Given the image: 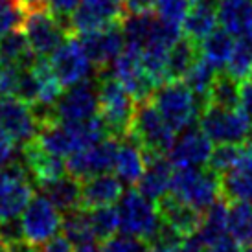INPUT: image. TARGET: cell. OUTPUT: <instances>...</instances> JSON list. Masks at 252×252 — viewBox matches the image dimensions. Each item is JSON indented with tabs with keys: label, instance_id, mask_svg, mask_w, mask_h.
Masks as SVG:
<instances>
[{
	"label": "cell",
	"instance_id": "obj_9",
	"mask_svg": "<svg viewBox=\"0 0 252 252\" xmlns=\"http://www.w3.org/2000/svg\"><path fill=\"white\" fill-rule=\"evenodd\" d=\"M50 64L63 87H72L76 83L87 81L96 70L91 57L87 56L79 37L70 35L50 56Z\"/></svg>",
	"mask_w": 252,
	"mask_h": 252
},
{
	"label": "cell",
	"instance_id": "obj_23",
	"mask_svg": "<svg viewBox=\"0 0 252 252\" xmlns=\"http://www.w3.org/2000/svg\"><path fill=\"white\" fill-rule=\"evenodd\" d=\"M146 151L144 147L134 140L131 134L124 136L120 140L116 160H114V173L124 184H138L140 177L146 171Z\"/></svg>",
	"mask_w": 252,
	"mask_h": 252
},
{
	"label": "cell",
	"instance_id": "obj_4",
	"mask_svg": "<svg viewBox=\"0 0 252 252\" xmlns=\"http://www.w3.org/2000/svg\"><path fill=\"white\" fill-rule=\"evenodd\" d=\"M118 214L120 230L146 239L147 243H151V239L162 226V217L157 203L144 195L140 189L131 188L120 197Z\"/></svg>",
	"mask_w": 252,
	"mask_h": 252
},
{
	"label": "cell",
	"instance_id": "obj_8",
	"mask_svg": "<svg viewBox=\"0 0 252 252\" xmlns=\"http://www.w3.org/2000/svg\"><path fill=\"white\" fill-rule=\"evenodd\" d=\"M21 30L24 32L30 48L33 50L37 57L52 56L63 44L64 39L70 35L68 30L46 7L24 13Z\"/></svg>",
	"mask_w": 252,
	"mask_h": 252
},
{
	"label": "cell",
	"instance_id": "obj_38",
	"mask_svg": "<svg viewBox=\"0 0 252 252\" xmlns=\"http://www.w3.org/2000/svg\"><path fill=\"white\" fill-rule=\"evenodd\" d=\"M101 252H149V243L146 239L131 236V234H120L111 236L101 241Z\"/></svg>",
	"mask_w": 252,
	"mask_h": 252
},
{
	"label": "cell",
	"instance_id": "obj_20",
	"mask_svg": "<svg viewBox=\"0 0 252 252\" xmlns=\"http://www.w3.org/2000/svg\"><path fill=\"white\" fill-rule=\"evenodd\" d=\"M124 195V182L116 175L98 173L81 181V208L94 210L99 206H109L120 201Z\"/></svg>",
	"mask_w": 252,
	"mask_h": 252
},
{
	"label": "cell",
	"instance_id": "obj_48",
	"mask_svg": "<svg viewBox=\"0 0 252 252\" xmlns=\"http://www.w3.org/2000/svg\"><path fill=\"white\" fill-rule=\"evenodd\" d=\"M179 252H208V245L204 243L199 234H191L182 238L181 245H179Z\"/></svg>",
	"mask_w": 252,
	"mask_h": 252
},
{
	"label": "cell",
	"instance_id": "obj_39",
	"mask_svg": "<svg viewBox=\"0 0 252 252\" xmlns=\"http://www.w3.org/2000/svg\"><path fill=\"white\" fill-rule=\"evenodd\" d=\"M189 4H191V0H155V9L162 21L182 28V22L188 13Z\"/></svg>",
	"mask_w": 252,
	"mask_h": 252
},
{
	"label": "cell",
	"instance_id": "obj_14",
	"mask_svg": "<svg viewBox=\"0 0 252 252\" xmlns=\"http://www.w3.org/2000/svg\"><path fill=\"white\" fill-rule=\"evenodd\" d=\"M0 129H4L17 144H28L35 138L39 124L33 109L17 96L0 94Z\"/></svg>",
	"mask_w": 252,
	"mask_h": 252
},
{
	"label": "cell",
	"instance_id": "obj_35",
	"mask_svg": "<svg viewBox=\"0 0 252 252\" xmlns=\"http://www.w3.org/2000/svg\"><path fill=\"white\" fill-rule=\"evenodd\" d=\"M63 234L70 239L72 245H81L89 241H96L94 230L91 224V216L87 208H77L74 212L64 214L63 217Z\"/></svg>",
	"mask_w": 252,
	"mask_h": 252
},
{
	"label": "cell",
	"instance_id": "obj_15",
	"mask_svg": "<svg viewBox=\"0 0 252 252\" xmlns=\"http://www.w3.org/2000/svg\"><path fill=\"white\" fill-rule=\"evenodd\" d=\"M112 74L118 77L136 101L151 98L153 91L157 89L142 64L140 50L129 44H126L124 52L112 61Z\"/></svg>",
	"mask_w": 252,
	"mask_h": 252
},
{
	"label": "cell",
	"instance_id": "obj_31",
	"mask_svg": "<svg viewBox=\"0 0 252 252\" xmlns=\"http://www.w3.org/2000/svg\"><path fill=\"white\" fill-rule=\"evenodd\" d=\"M228 236L252 249V203H228Z\"/></svg>",
	"mask_w": 252,
	"mask_h": 252
},
{
	"label": "cell",
	"instance_id": "obj_49",
	"mask_svg": "<svg viewBox=\"0 0 252 252\" xmlns=\"http://www.w3.org/2000/svg\"><path fill=\"white\" fill-rule=\"evenodd\" d=\"M17 6L21 7L24 13L28 11H33V9H41V7H46V0H15Z\"/></svg>",
	"mask_w": 252,
	"mask_h": 252
},
{
	"label": "cell",
	"instance_id": "obj_50",
	"mask_svg": "<svg viewBox=\"0 0 252 252\" xmlns=\"http://www.w3.org/2000/svg\"><path fill=\"white\" fill-rule=\"evenodd\" d=\"M7 252H41V249L28 243V241H21V243H17V245L9 247Z\"/></svg>",
	"mask_w": 252,
	"mask_h": 252
},
{
	"label": "cell",
	"instance_id": "obj_53",
	"mask_svg": "<svg viewBox=\"0 0 252 252\" xmlns=\"http://www.w3.org/2000/svg\"><path fill=\"white\" fill-rule=\"evenodd\" d=\"M118 2H120V4H122V2H124V0H118Z\"/></svg>",
	"mask_w": 252,
	"mask_h": 252
},
{
	"label": "cell",
	"instance_id": "obj_1",
	"mask_svg": "<svg viewBox=\"0 0 252 252\" xmlns=\"http://www.w3.org/2000/svg\"><path fill=\"white\" fill-rule=\"evenodd\" d=\"M98 101V114L99 118L105 122L109 134L122 140L131 131L136 99L131 96V92L127 91L114 74H109L107 70H99Z\"/></svg>",
	"mask_w": 252,
	"mask_h": 252
},
{
	"label": "cell",
	"instance_id": "obj_30",
	"mask_svg": "<svg viewBox=\"0 0 252 252\" xmlns=\"http://www.w3.org/2000/svg\"><path fill=\"white\" fill-rule=\"evenodd\" d=\"M199 56V44L186 35L181 37L168 52V81L182 79Z\"/></svg>",
	"mask_w": 252,
	"mask_h": 252
},
{
	"label": "cell",
	"instance_id": "obj_3",
	"mask_svg": "<svg viewBox=\"0 0 252 252\" xmlns=\"http://www.w3.org/2000/svg\"><path fill=\"white\" fill-rule=\"evenodd\" d=\"M129 134L144 147L147 155H166L173 146L177 133L147 98L136 101Z\"/></svg>",
	"mask_w": 252,
	"mask_h": 252
},
{
	"label": "cell",
	"instance_id": "obj_27",
	"mask_svg": "<svg viewBox=\"0 0 252 252\" xmlns=\"http://www.w3.org/2000/svg\"><path fill=\"white\" fill-rule=\"evenodd\" d=\"M197 234L210 247L228 234V201L219 197L216 203L203 212Z\"/></svg>",
	"mask_w": 252,
	"mask_h": 252
},
{
	"label": "cell",
	"instance_id": "obj_52",
	"mask_svg": "<svg viewBox=\"0 0 252 252\" xmlns=\"http://www.w3.org/2000/svg\"><path fill=\"white\" fill-rule=\"evenodd\" d=\"M149 252H179V247H171V245H149Z\"/></svg>",
	"mask_w": 252,
	"mask_h": 252
},
{
	"label": "cell",
	"instance_id": "obj_6",
	"mask_svg": "<svg viewBox=\"0 0 252 252\" xmlns=\"http://www.w3.org/2000/svg\"><path fill=\"white\" fill-rule=\"evenodd\" d=\"M33 179L24 158L7 162L0 169V221L22 216L24 208L33 199Z\"/></svg>",
	"mask_w": 252,
	"mask_h": 252
},
{
	"label": "cell",
	"instance_id": "obj_19",
	"mask_svg": "<svg viewBox=\"0 0 252 252\" xmlns=\"http://www.w3.org/2000/svg\"><path fill=\"white\" fill-rule=\"evenodd\" d=\"M157 208H158L162 221L168 224L169 228H173L181 238L191 236L199 230L203 212L193 208L191 204L184 203L173 193L168 191L164 197H160L157 201Z\"/></svg>",
	"mask_w": 252,
	"mask_h": 252
},
{
	"label": "cell",
	"instance_id": "obj_10",
	"mask_svg": "<svg viewBox=\"0 0 252 252\" xmlns=\"http://www.w3.org/2000/svg\"><path fill=\"white\" fill-rule=\"evenodd\" d=\"M21 224L24 239L32 245L41 247L61 230L63 217H61V212L41 193V195H33L30 204L24 208Z\"/></svg>",
	"mask_w": 252,
	"mask_h": 252
},
{
	"label": "cell",
	"instance_id": "obj_22",
	"mask_svg": "<svg viewBox=\"0 0 252 252\" xmlns=\"http://www.w3.org/2000/svg\"><path fill=\"white\" fill-rule=\"evenodd\" d=\"M146 171L138 181V189L151 201H158L169 191L171 186V179H173V171L175 166L173 162L166 158L164 155H147Z\"/></svg>",
	"mask_w": 252,
	"mask_h": 252
},
{
	"label": "cell",
	"instance_id": "obj_26",
	"mask_svg": "<svg viewBox=\"0 0 252 252\" xmlns=\"http://www.w3.org/2000/svg\"><path fill=\"white\" fill-rule=\"evenodd\" d=\"M217 21L232 37L252 30V0H219Z\"/></svg>",
	"mask_w": 252,
	"mask_h": 252
},
{
	"label": "cell",
	"instance_id": "obj_28",
	"mask_svg": "<svg viewBox=\"0 0 252 252\" xmlns=\"http://www.w3.org/2000/svg\"><path fill=\"white\" fill-rule=\"evenodd\" d=\"M37 56L30 48L24 32L15 30L7 35L0 37V64H17V66H32Z\"/></svg>",
	"mask_w": 252,
	"mask_h": 252
},
{
	"label": "cell",
	"instance_id": "obj_17",
	"mask_svg": "<svg viewBox=\"0 0 252 252\" xmlns=\"http://www.w3.org/2000/svg\"><path fill=\"white\" fill-rule=\"evenodd\" d=\"M221 181V197L228 203H252V142L241 144L238 160L226 169Z\"/></svg>",
	"mask_w": 252,
	"mask_h": 252
},
{
	"label": "cell",
	"instance_id": "obj_34",
	"mask_svg": "<svg viewBox=\"0 0 252 252\" xmlns=\"http://www.w3.org/2000/svg\"><path fill=\"white\" fill-rule=\"evenodd\" d=\"M217 68L212 66L204 57H197V61L191 64V68L186 72V76L182 77V81L188 85L189 91L201 99V103H206V96L210 92V87L217 76Z\"/></svg>",
	"mask_w": 252,
	"mask_h": 252
},
{
	"label": "cell",
	"instance_id": "obj_18",
	"mask_svg": "<svg viewBox=\"0 0 252 252\" xmlns=\"http://www.w3.org/2000/svg\"><path fill=\"white\" fill-rule=\"evenodd\" d=\"M124 19V7L118 0H81L70 19V33L94 32Z\"/></svg>",
	"mask_w": 252,
	"mask_h": 252
},
{
	"label": "cell",
	"instance_id": "obj_7",
	"mask_svg": "<svg viewBox=\"0 0 252 252\" xmlns=\"http://www.w3.org/2000/svg\"><path fill=\"white\" fill-rule=\"evenodd\" d=\"M199 127L214 144H245L252 131V122L239 109L204 105L199 114Z\"/></svg>",
	"mask_w": 252,
	"mask_h": 252
},
{
	"label": "cell",
	"instance_id": "obj_11",
	"mask_svg": "<svg viewBox=\"0 0 252 252\" xmlns=\"http://www.w3.org/2000/svg\"><path fill=\"white\" fill-rule=\"evenodd\" d=\"M120 138L107 136L101 142L91 147L79 149L76 153L66 157V173L76 177L79 181H85L98 173H109L114 171V160L118 153Z\"/></svg>",
	"mask_w": 252,
	"mask_h": 252
},
{
	"label": "cell",
	"instance_id": "obj_21",
	"mask_svg": "<svg viewBox=\"0 0 252 252\" xmlns=\"http://www.w3.org/2000/svg\"><path fill=\"white\" fill-rule=\"evenodd\" d=\"M22 158L39 186L56 181L66 173V162L63 160V157L44 151L41 146H37L35 140L22 146Z\"/></svg>",
	"mask_w": 252,
	"mask_h": 252
},
{
	"label": "cell",
	"instance_id": "obj_2",
	"mask_svg": "<svg viewBox=\"0 0 252 252\" xmlns=\"http://www.w3.org/2000/svg\"><path fill=\"white\" fill-rule=\"evenodd\" d=\"M149 99L169 126L175 129V133H181L186 127L193 126L204 107L182 79L158 85Z\"/></svg>",
	"mask_w": 252,
	"mask_h": 252
},
{
	"label": "cell",
	"instance_id": "obj_51",
	"mask_svg": "<svg viewBox=\"0 0 252 252\" xmlns=\"http://www.w3.org/2000/svg\"><path fill=\"white\" fill-rule=\"evenodd\" d=\"M74 252H101V247L96 245V241H89V243H81V245H76Z\"/></svg>",
	"mask_w": 252,
	"mask_h": 252
},
{
	"label": "cell",
	"instance_id": "obj_46",
	"mask_svg": "<svg viewBox=\"0 0 252 252\" xmlns=\"http://www.w3.org/2000/svg\"><path fill=\"white\" fill-rule=\"evenodd\" d=\"M41 252H74V245L70 243V239L66 236H54L52 239H48L44 245H42Z\"/></svg>",
	"mask_w": 252,
	"mask_h": 252
},
{
	"label": "cell",
	"instance_id": "obj_33",
	"mask_svg": "<svg viewBox=\"0 0 252 252\" xmlns=\"http://www.w3.org/2000/svg\"><path fill=\"white\" fill-rule=\"evenodd\" d=\"M204 105H216L221 109H238L239 105V85L230 74H217Z\"/></svg>",
	"mask_w": 252,
	"mask_h": 252
},
{
	"label": "cell",
	"instance_id": "obj_32",
	"mask_svg": "<svg viewBox=\"0 0 252 252\" xmlns=\"http://www.w3.org/2000/svg\"><path fill=\"white\" fill-rule=\"evenodd\" d=\"M226 74L238 81L252 77V30L236 37L230 59L226 63Z\"/></svg>",
	"mask_w": 252,
	"mask_h": 252
},
{
	"label": "cell",
	"instance_id": "obj_12",
	"mask_svg": "<svg viewBox=\"0 0 252 252\" xmlns=\"http://www.w3.org/2000/svg\"><path fill=\"white\" fill-rule=\"evenodd\" d=\"M99 112L98 81H81L68 87L56 105V120L59 122H85Z\"/></svg>",
	"mask_w": 252,
	"mask_h": 252
},
{
	"label": "cell",
	"instance_id": "obj_44",
	"mask_svg": "<svg viewBox=\"0 0 252 252\" xmlns=\"http://www.w3.org/2000/svg\"><path fill=\"white\" fill-rule=\"evenodd\" d=\"M17 153V142L9 134L0 129V169L6 166L7 162H11Z\"/></svg>",
	"mask_w": 252,
	"mask_h": 252
},
{
	"label": "cell",
	"instance_id": "obj_40",
	"mask_svg": "<svg viewBox=\"0 0 252 252\" xmlns=\"http://www.w3.org/2000/svg\"><path fill=\"white\" fill-rule=\"evenodd\" d=\"M24 11L17 6L15 0H0V37L21 30Z\"/></svg>",
	"mask_w": 252,
	"mask_h": 252
},
{
	"label": "cell",
	"instance_id": "obj_24",
	"mask_svg": "<svg viewBox=\"0 0 252 252\" xmlns=\"http://www.w3.org/2000/svg\"><path fill=\"white\" fill-rule=\"evenodd\" d=\"M217 6L219 0H191L182 22L184 35L201 44L217 28Z\"/></svg>",
	"mask_w": 252,
	"mask_h": 252
},
{
	"label": "cell",
	"instance_id": "obj_36",
	"mask_svg": "<svg viewBox=\"0 0 252 252\" xmlns=\"http://www.w3.org/2000/svg\"><path fill=\"white\" fill-rule=\"evenodd\" d=\"M89 216H91V224L92 230H94V236L99 241L111 238V236L116 234V230H120V214L114 204L89 210Z\"/></svg>",
	"mask_w": 252,
	"mask_h": 252
},
{
	"label": "cell",
	"instance_id": "obj_25",
	"mask_svg": "<svg viewBox=\"0 0 252 252\" xmlns=\"http://www.w3.org/2000/svg\"><path fill=\"white\" fill-rule=\"evenodd\" d=\"M39 188L42 195L63 214L81 208V181L72 177L70 173L61 175L52 182H46Z\"/></svg>",
	"mask_w": 252,
	"mask_h": 252
},
{
	"label": "cell",
	"instance_id": "obj_54",
	"mask_svg": "<svg viewBox=\"0 0 252 252\" xmlns=\"http://www.w3.org/2000/svg\"><path fill=\"white\" fill-rule=\"evenodd\" d=\"M249 252H252V249H249Z\"/></svg>",
	"mask_w": 252,
	"mask_h": 252
},
{
	"label": "cell",
	"instance_id": "obj_13",
	"mask_svg": "<svg viewBox=\"0 0 252 252\" xmlns=\"http://www.w3.org/2000/svg\"><path fill=\"white\" fill-rule=\"evenodd\" d=\"M87 56L91 57L96 72L107 70V66L116 59L126 48V37L122 30V21L112 22L94 32H87L79 35Z\"/></svg>",
	"mask_w": 252,
	"mask_h": 252
},
{
	"label": "cell",
	"instance_id": "obj_47",
	"mask_svg": "<svg viewBox=\"0 0 252 252\" xmlns=\"http://www.w3.org/2000/svg\"><path fill=\"white\" fill-rule=\"evenodd\" d=\"M208 252H249V249L241 247L236 239H232L230 236L226 234L224 238H221L219 241H216L214 245L208 247Z\"/></svg>",
	"mask_w": 252,
	"mask_h": 252
},
{
	"label": "cell",
	"instance_id": "obj_37",
	"mask_svg": "<svg viewBox=\"0 0 252 252\" xmlns=\"http://www.w3.org/2000/svg\"><path fill=\"white\" fill-rule=\"evenodd\" d=\"M241 144H217V147L212 149L210 160H208V169H212L217 175H223L226 169L232 168V164L238 160Z\"/></svg>",
	"mask_w": 252,
	"mask_h": 252
},
{
	"label": "cell",
	"instance_id": "obj_5",
	"mask_svg": "<svg viewBox=\"0 0 252 252\" xmlns=\"http://www.w3.org/2000/svg\"><path fill=\"white\" fill-rule=\"evenodd\" d=\"M169 193L204 212L221 197V181L212 169L177 168L173 171Z\"/></svg>",
	"mask_w": 252,
	"mask_h": 252
},
{
	"label": "cell",
	"instance_id": "obj_42",
	"mask_svg": "<svg viewBox=\"0 0 252 252\" xmlns=\"http://www.w3.org/2000/svg\"><path fill=\"white\" fill-rule=\"evenodd\" d=\"M21 70L22 66H17V64H0V94L2 96L17 94Z\"/></svg>",
	"mask_w": 252,
	"mask_h": 252
},
{
	"label": "cell",
	"instance_id": "obj_45",
	"mask_svg": "<svg viewBox=\"0 0 252 252\" xmlns=\"http://www.w3.org/2000/svg\"><path fill=\"white\" fill-rule=\"evenodd\" d=\"M122 7H124V15L147 13L155 9V0H124Z\"/></svg>",
	"mask_w": 252,
	"mask_h": 252
},
{
	"label": "cell",
	"instance_id": "obj_29",
	"mask_svg": "<svg viewBox=\"0 0 252 252\" xmlns=\"http://www.w3.org/2000/svg\"><path fill=\"white\" fill-rule=\"evenodd\" d=\"M232 48H234V39H232L230 33L223 28H216L210 35L199 44V54L212 66H216L217 70L221 72L223 68H226Z\"/></svg>",
	"mask_w": 252,
	"mask_h": 252
},
{
	"label": "cell",
	"instance_id": "obj_41",
	"mask_svg": "<svg viewBox=\"0 0 252 252\" xmlns=\"http://www.w3.org/2000/svg\"><path fill=\"white\" fill-rule=\"evenodd\" d=\"M81 0H46V9L63 24L70 33V19Z\"/></svg>",
	"mask_w": 252,
	"mask_h": 252
},
{
	"label": "cell",
	"instance_id": "obj_16",
	"mask_svg": "<svg viewBox=\"0 0 252 252\" xmlns=\"http://www.w3.org/2000/svg\"><path fill=\"white\" fill-rule=\"evenodd\" d=\"M214 142L201 127L189 126L181 131L169 149V160L175 168H203L208 164Z\"/></svg>",
	"mask_w": 252,
	"mask_h": 252
},
{
	"label": "cell",
	"instance_id": "obj_43",
	"mask_svg": "<svg viewBox=\"0 0 252 252\" xmlns=\"http://www.w3.org/2000/svg\"><path fill=\"white\" fill-rule=\"evenodd\" d=\"M238 109L252 122V79L247 77L239 83V105Z\"/></svg>",
	"mask_w": 252,
	"mask_h": 252
}]
</instances>
